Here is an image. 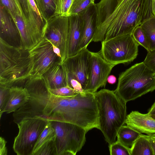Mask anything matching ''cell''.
<instances>
[{"mask_svg": "<svg viewBox=\"0 0 155 155\" xmlns=\"http://www.w3.org/2000/svg\"><path fill=\"white\" fill-rule=\"evenodd\" d=\"M90 76L85 91L95 93L100 87L106 86L108 78L115 65L106 61L100 52H91Z\"/></svg>", "mask_w": 155, "mask_h": 155, "instance_id": "cell-12", "label": "cell"}, {"mask_svg": "<svg viewBox=\"0 0 155 155\" xmlns=\"http://www.w3.org/2000/svg\"><path fill=\"white\" fill-rule=\"evenodd\" d=\"M147 39L149 51L155 48V16L153 15L140 25Z\"/></svg>", "mask_w": 155, "mask_h": 155, "instance_id": "cell-22", "label": "cell"}, {"mask_svg": "<svg viewBox=\"0 0 155 155\" xmlns=\"http://www.w3.org/2000/svg\"><path fill=\"white\" fill-rule=\"evenodd\" d=\"M2 4L13 18L19 11V7L15 0H0Z\"/></svg>", "mask_w": 155, "mask_h": 155, "instance_id": "cell-32", "label": "cell"}, {"mask_svg": "<svg viewBox=\"0 0 155 155\" xmlns=\"http://www.w3.org/2000/svg\"><path fill=\"white\" fill-rule=\"evenodd\" d=\"M69 32L67 47V57L78 52L81 38L83 21L80 14L68 16Z\"/></svg>", "mask_w": 155, "mask_h": 155, "instance_id": "cell-16", "label": "cell"}, {"mask_svg": "<svg viewBox=\"0 0 155 155\" xmlns=\"http://www.w3.org/2000/svg\"><path fill=\"white\" fill-rule=\"evenodd\" d=\"M142 134L127 125H123L119 130L117 137L118 141L130 149Z\"/></svg>", "mask_w": 155, "mask_h": 155, "instance_id": "cell-20", "label": "cell"}, {"mask_svg": "<svg viewBox=\"0 0 155 155\" xmlns=\"http://www.w3.org/2000/svg\"><path fill=\"white\" fill-rule=\"evenodd\" d=\"M22 8L25 17L26 23L28 28V23L29 15V9L30 4L28 0H17Z\"/></svg>", "mask_w": 155, "mask_h": 155, "instance_id": "cell-34", "label": "cell"}, {"mask_svg": "<svg viewBox=\"0 0 155 155\" xmlns=\"http://www.w3.org/2000/svg\"><path fill=\"white\" fill-rule=\"evenodd\" d=\"M147 52L143 62L148 68L155 72V48Z\"/></svg>", "mask_w": 155, "mask_h": 155, "instance_id": "cell-33", "label": "cell"}, {"mask_svg": "<svg viewBox=\"0 0 155 155\" xmlns=\"http://www.w3.org/2000/svg\"><path fill=\"white\" fill-rule=\"evenodd\" d=\"M151 117L155 120V115L150 116Z\"/></svg>", "mask_w": 155, "mask_h": 155, "instance_id": "cell-41", "label": "cell"}, {"mask_svg": "<svg viewBox=\"0 0 155 155\" xmlns=\"http://www.w3.org/2000/svg\"><path fill=\"white\" fill-rule=\"evenodd\" d=\"M130 155H153L146 135L142 134L130 149Z\"/></svg>", "mask_w": 155, "mask_h": 155, "instance_id": "cell-21", "label": "cell"}, {"mask_svg": "<svg viewBox=\"0 0 155 155\" xmlns=\"http://www.w3.org/2000/svg\"><path fill=\"white\" fill-rule=\"evenodd\" d=\"M139 45L132 34L124 35L102 41L99 52L106 61L115 66L133 61L138 55Z\"/></svg>", "mask_w": 155, "mask_h": 155, "instance_id": "cell-7", "label": "cell"}, {"mask_svg": "<svg viewBox=\"0 0 155 155\" xmlns=\"http://www.w3.org/2000/svg\"><path fill=\"white\" fill-rule=\"evenodd\" d=\"M155 90V72L142 62L120 74L114 91L127 103Z\"/></svg>", "mask_w": 155, "mask_h": 155, "instance_id": "cell-5", "label": "cell"}, {"mask_svg": "<svg viewBox=\"0 0 155 155\" xmlns=\"http://www.w3.org/2000/svg\"><path fill=\"white\" fill-rule=\"evenodd\" d=\"M57 1V0H55V1L56 2V3Z\"/></svg>", "mask_w": 155, "mask_h": 155, "instance_id": "cell-42", "label": "cell"}, {"mask_svg": "<svg viewBox=\"0 0 155 155\" xmlns=\"http://www.w3.org/2000/svg\"><path fill=\"white\" fill-rule=\"evenodd\" d=\"M83 21L82 35L78 52L86 48L92 41L97 27V15L96 4H93L80 14Z\"/></svg>", "mask_w": 155, "mask_h": 155, "instance_id": "cell-14", "label": "cell"}, {"mask_svg": "<svg viewBox=\"0 0 155 155\" xmlns=\"http://www.w3.org/2000/svg\"><path fill=\"white\" fill-rule=\"evenodd\" d=\"M42 76L50 89L58 88L68 85L66 73L61 64L52 66Z\"/></svg>", "mask_w": 155, "mask_h": 155, "instance_id": "cell-18", "label": "cell"}, {"mask_svg": "<svg viewBox=\"0 0 155 155\" xmlns=\"http://www.w3.org/2000/svg\"><path fill=\"white\" fill-rule=\"evenodd\" d=\"M16 2L19 7V11L13 18L20 34L21 47L29 50L35 45L28 32L26 23L25 17L20 4L17 0Z\"/></svg>", "mask_w": 155, "mask_h": 155, "instance_id": "cell-19", "label": "cell"}, {"mask_svg": "<svg viewBox=\"0 0 155 155\" xmlns=\"http://www.w3.org/2000/svg\"><path fill=\"white\" fill-rule=\"evenodd\" d=\"M94 95L99 112V130L110 145L116 141L119 130L125 124L127 103L114 91L102 89Z\"/></svg>", "mask_w": 155, "mask_h": 155, "instance_id": "cell-4", "label": "cell"}, {"mask_svg": "<svg viewBox=\"0 0 155 155\" xmlns=\"http://www.w3.org/2000/svg\"><path fill=\"white\" fill-rule=\"evenodd\" d=\"M29 50L11 46L0 39V85L24 87L31 77Z\"/></svg>", "mask_w": 155, "mask_h": 155, "instance_id": "cell-3", "label": "cell"}, {"mask_svg": "<svg viewBox=\"0 0 155 155\" xmlns=\"http://www.w3.org/2000/svg\"><path fill=\"white\" fill-rule=\"evenodd\" d=\"M49 91L52 94L61 96H70L76 95L79 92L67 85L65 87L54 89H50Z\"/></svg>", "mask_w": 155, "mask_h": 155, "instance_id": "cell-31", "label": "cell"}, {"mask_svg": "<svg viewBox=\"0 0 155 155\" xmlns=\"http://www.w3.org/2000/svg\"><path fill=\"white\" fill-rule=\"evenodd\" d=\"M95 0H74L68 12V16L78 15L94 4Z\"/></svg>", "mask_w": 155, "mask_h": 155, "instance_id": "cell-25", "label": "cell"}, {"mask_svg": "<svg viewBox=\"0 0 155 155\" xmlns=\"http://www.w3.org/2000/svg\"><path fill=\"white\" fill-rule=\"evenodd\" d=\"M31 61V77H41L50 68L61 64V58L55 53L51 44L43 38L29 50Z\"/></svg>", "mask_w": 155, "mask_h": 155, "instance_id": "cell-10", "label": "cell"}, {"mask_svg": "<svg viewBox=\"0 0 155 155\" xmlns=\"http://www.w3.org/2000/svg\"><path fill=\"white\" fill-rule=\"evenodd\" d=\"M69 32L68 17L54 15L47 19L44 29V37L53 47L58 48L62 63L67 57Z\"/></svg>", "mask_w": 155, "mask_h": 155, "instance_id": "cell-11", "label": "cell"}, {"mask_svg": "<svg viewBox=\"0 0 155 155\" xmlns=\"http://www.w3.org/2000/svg\"><path fill=\"white\" fill-rule=\"evenodd\" d=\"M146 135L151 145L153 155H155V134Z\"/></svg>", "mask_w": 155, "mask_h": 155, "instance_id": "cell-36", "label": "cell"}, {"mask_svg": "<svg viewBox=\"0 0 155 155\" xmlns=\"http://www.w3.org/2000/svg\"><path fill=\"white\" fill-rule=\"evenodd\" d=\"M41 13L44 21L54 15L56 7L55 0H40Z\"/></svg>", "mask_w": 155, "mask_h": 155, "instance_id": "cell-24", "label": "cell"}, {"mask_svg": "<svg viewBox=\"0 0 155 155\" xmlns=\"http://www.w3.org/2000/svg\"><path fill=\"white\" fill-rule=\"evenodd\" d=\"M10 87L0 85V118L8 101Z\"/></svg>", "mask_w": 155, "mask_h": 155, "instance_id": "cell-30", "label": "cell"}, {"mask_svg": "<svg viewBox=\"0 0 155 155\" xmlns=\"http://www.w3.org/2000/svg\"><path fill=\"white\" fill-rule=\"evenodd\" d=\"M74 0H57L54 15L68 17V12Z\"/></svg>", "mask_w": 155, "mask_h": 155, "instance_id": "cell-27", "label": "cell"}, {"mask_svg": "<svg viewBox=\"0 0 155 155\" xmlns=\"http://www.w3.org/2000/svg\"><path fill=\"white\" fill-rule=\"evenodd\" d=\"M0 39L12 46L21 47V37L17 27L11 15L1 4Z\"/></svg>", "mask_w": 155, "mask_h": 155, "instance_id": "cell-13", "label": "cell"}, {"mask_svg": "<svg viewBox=\"0 0 155 155\" xmlns=\"http://www.w3.org/2000/svg\"><path fill=\"white\" fill-rule=\"evenodd\" d=\"M96 6L95 37L100 40L131 34L153 15L150 0H101Z\"/></svg>", "mask_w": 155, "mask_h": 155, "instance_id": "cell-1", "label": "cell"}, {"mask_svg": "<svg viewBox=\"0 0 155 155\" xmlns=\"http://www.w3.org/2000/svg\"><path fill=\"white\" fill-rule=\"evenodd\" d=\"M30 95L28 101L13 113L17 124L23 119L39 116L49 121H62L66 98L50 92L42 76L31 77L24 87Z\"/></svg>", "mask_w": 155, "mask_h": 155, "instance_id": "cell-2", "label": "cell"}, {"mask_svg": "<svg viewBox=\"0 0 155 155\" xmlns=\"http://www.w3.org/2000/svg\"><path fill=\"white\" fill-rule=\"evenodd\" d=\"M55 136V130L49 121L34 146L32 155H34L44 143Z\"/></svg>", "mask_w": 155, "mask_h": 155, "instance_id": "cell-23", "label": "cell"}, {"mask_svg": "<svg viewBox=\"0 0 155 155\" xmlns=\"http://www.w3.org/2000/svg\"><path fill=\"white\" fill-rule=\"evenodd\" d=\"M7 141L2 137H0V155H7L8 151L6 144Z\"/></svg>", "mask_w": 155, "mask_h": 155, "instance_id": "cell-35", "label": "cell"}, {"mask_svg": "<svg viewBox=\"0 0 155 155\" xmlns=\"http://www.w3.org/2000/svg\"><path fill=\"white\" fill-rule=\"evenodd\" d=\"M148 113L150 116L155 115V101L149 109Z\"/></svg>", "mask_w": 155, "mask_h": 155, "instance_id": "cell-38", "label": "cell"}, {"mask_svg": "<svg viewBox=\"0 0 155 155\" xmlns=\"http://www.w3.org/2000/svg\"><path fill=\"white\" fill-rule=\"evenodd\" d=\"M91 52L87 48L67 57L61 64L65 71L68 85L75 90L82 87L85 91L89 80Z\"/></svg>", "mask_w": 155, "mask_h": 155, "instance_id": "cell-8", "label": "cell"}, {"mask_svg": "<svg viewBox=\"0 0 155 155\" xmlns=\"http://www.w3.org/2000/svg\"><path fill=\"white\" fill-rule=\"evenodd\" d=\"M117 81L116 77L113 75H109L107 80V82L109 84H113L115 83Z\"/></svg>", "mask_w": 155, "mask_h": 155, "instance_id": "cell-37", "label": "cell"}, {"mask_svg": "<svg viewBox=\"0 0 155 155\" xmlns=\"http://www.w3.org/2000/svg\"><path fill=\"white\" fill-rule=\"evenodd\" d=\"M10 96L3 113L14 112L28 101L30 95L25 87L14 86L10 87Z\"/></svg>", "mask_w": 155, "mask_h": 155, "instance_id": "cell-17", "label": "cell"}, {"mask_svg": "<svg viewBox=\"0 0 155 155\" xmlns=\"http://www.w3.org/2000/svg\"><path fill=\"white\" fill-rule=\"evenodd\" d=\"M50 121L55 132L57 155H75L85 143L86 130L70 123Z\"/></svg>", "mask_w": 155, "mask_h": 155, "instance_id": "cell-6", "label": "cell"}, {"mask_svg": "<svg viewBox=\"0 0 155 155\" xmlns=\"http://www.w3.org/2000/svg\"><path fill=\"white\" fill-rule=\"evenodd\" d=\"M56 136L44 143L34 155H57Z\"/></svg>", "mask_w": 155, "mask_h": 155, "instance_id": "cell-26", "label": "cell"}, {"mask_svg": "<svg viewBox=\"0 0 155 155\" xmlns=\"http://www.w3.org/2000/svg\"><path fill=\"white\" fill-rule=\"evenodd\" d=\"M131 34L134 40L139 45L143 47L147 52L149 51L147 39L140 25L137 27Z\"/></svg>", "mask_w": 155, "mask_h": 155, "instance_id": "cell-28", "label": "cell"}, {"mask_svg": "<svg viewBox=\"0 0 155 155\" xmlns=\"http://www.w3.org/2000/svg\"><path fill=\"white\" fill-rule=\"evenodd\" d=\"M153 14L155 16V0H150Z\"/></svg>", "mask_w": 155, "mask_h": 155, "instance_id": "cell-39", "label": "cell"}, {"mask_svg": "<svg viewBox=\"0 0 155 155\" xmlns=\"http://www.w3.org/2000/svg\"><path fill=\"white\" fill-rule=\"evenodd\" d=\"M34 1H35L37 6H38V7L39 10V11H40L41 15H42V13H41V5H40V0H34Z\"/></svg>", "mask_w": 155, "mask_h": 155, "instance_id": "cell-40", "label": "cell"}, {"mask_svg": "<svg viewBox=\"0 0 155 155\" xmlns=\"http://www.w3.org/2000/svg\"><path fill=\"white\" fill-rule=\"evenodd\" d=\"M109 147L110 155H130V149L117 140L109 145Z\"/></svg>", "mask_w": 155, "mask_h": 155, "instance_id": "cell-29", "label": "cell"}, {"mask_svg": "<svg viewBox=\"0 0 155 155\" xmlns=\"http://www.w3.org/2000/svg\"><path fill=\"white\" fill-rule=\"evenodd\" d=\"M125 124L140 133L147 135L155 134V120L148 113L132 111L127 115Z\"/></svg>", "mask_w": 155, "mask_h": 155, "instance_id": "cell-15", "label": "cell"}, {"mask_svg": "<svg viewBox=\"0 0 155 155\" xmlns=\"http://www.w3.org/2000/svg\"><path fill=\"white\" fill-rule=\"evenodd\" d=\"M48 121L36 116L25 118L17 124L19 131L13 148L17 155H32L34 146Z\"/></svg>", "mask_w": 155, "mask_h": 155, "instance_id": "cell-9", "label": "cell"}]
</instances>
